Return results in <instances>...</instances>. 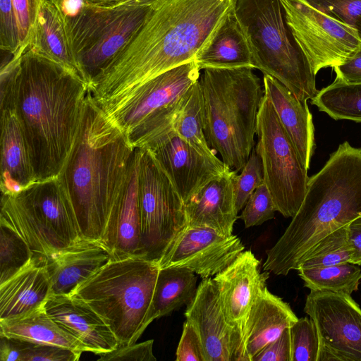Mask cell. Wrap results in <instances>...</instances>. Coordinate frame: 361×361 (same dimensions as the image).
<instances>
[{
    "instance_id": "obj_1",
    "label": "cell",
    "mask_w": 361,
    "mask_h": 361,
    "mask_svg": "<svg viewBox=\"0 0 361 361\" xmlns=\"http://www.w3.org/2000/svg\"><path fill=\"white\" fill-rule=\"evenodd\" d=\"M88 85L28 46L1 68V110L13 109L37 182L59 176L81 122Z\"/></svg>"
},
{
    "instance_id": "obj_2",
    "label": "cell",
    "mask_w": 361,
    "mask_h": 361,
    "mask_svg": "<svg viewBox=\"0 0 361 361\" xmlns=\"http://www.w3.org/2000/svg\"><path fill=\"white\" fill-rule=\"evenodd\" d=\"M234 0H160L142 25L89 85L102 104L194 61Z\"/></svg>"
},
{
    "instance_id": "obj_3",
    "label": "cell",
    "mask_w": 361,
    "mask_h": 361,
    "mask_svg": "<svg viewBox=\"0 0 361 361\" xmlns=\"http://www.w3.org/2000/svg\"><path fill=\"white\" fill-rule=\"evenodd\" d=\"M135 155V149L88 91L74 144L58 176L85 239L103 243Z\"/></svg>"
},
{
    "instance_id": "obj_4",
    "label": "cell",
    "mask_w": 361,
    "mask_h": 361,
    "mask_svg": "<svg viewBox=\"0 0 361 361\" xmlns=\"http://www.w3.org/2000/svg\"><path fill=\"white\" fill-rule=\"evenodd\" d=\"M361 216V148L347 141L309 178L304 200L275 245L263 270L286 276L297 270L324 237Z\"/></svg>"
},
{
    "instance_id": "obj_5",
    "label": "cell",
    "mask_w": 361,
    "mask_h": 361,
    "mask_svg": "<svg viewBox=\"0 0 361 361\" xmlns=\"http://www.w3.org/2000/svg\"><path fill=\"white\" fill-rule=\"evenodd\" d=\"M203 97L204 133L209 146L238 173L255 146L264 97L252 68H205L198 79Z\"/></svg>"
},
{
    "instance_id": "obj_6",
    "label": "cell",
    "mask_w": 361,
    "mask_h": 361,
    "mask_svg": "<svg viewBox=\"0 0 361 361\" xmlns=\"http://www.w3.org/2000/svg\"><path fill=\"white\" fill-rule=\"evenodd\" d=\"M159 271L157 262L140 256L111 258L70 295L82 300L105 321L118 346L135 343L153 321Z\"/></svg>"
},
{
    "instance_id": "obj_7",
    "label": "cell",
    "mask_w": 361,
    "mask_h": 361,
    "mask_svg": "<svg viewBox=\"0 0 361 361\" xmlns=\"http://www.w3.org/2000/svg\"><path fill=\"white\" fill-rule=\"evenodd\" d=\"M255 69L285 85L302 102L318 92L316 74L287 24L281 0H234Z\"/></svg>"
},
{
    "instance_id": "obj_8",
    "label": "cell",
    "mask_w": 361,
    "mask_h": 361,
    "mask_svg": "<svg viewBox=\"0 0 361 361\" xmlns=\"http://www.w3.org/2000/svg\"><path fill=\"white\" fill-rule=\"evenodd\" d=\"M0 225L23 238L34 257L47 261L85 239L58 177L36 182L16 195H2Z\"/></svg>"
},
{
    "instance_id": "obj_9",
    "label": "cell",
    "mask_w": 361,
    "mask_h": 361,
    "mask_svg": "<svg viewBox=\"0 0 361 361\" xmlns=\"http://www.w3.org/2000/svg\"><path fill=\"white\" fill-rule=\"evenodd\" d=\"M153 4L103 6L84 0L72 14L62 15L79 74L88 87L139 30Z\"/></svg>"
},
{
    "instance_id": "obj_10",
    "label": "cell",
    "mask_w": 361,
    "mask_h": 361,
    "mask_svg": "<svg viewBox=\"0 0 361 361\" xmlns=\"http://www.w3.org/2000/svg\"><path fill=\"white\" fill-rule=\"evenodd\" d=\"M200 73L192 61L155 76L117 99L97 104L130 145L141 148L151 136L173 122L184 94Z\"/></svg>"
},
{
    "instance_id": "obj_11",
    "label": "cell",
    "mask_w": 361,
    "mask_h": 361,
    "mask_svg": "<svg viewBox=\"0 0 361 361\" xmlns=\"http://www.w3.org/2000/svg\"><path fill=\"white\" fill-rule=\"evenodd\" d=\"M256 134L258 141L255 149L262 159L264 183L276 212L292 218L304 200L310 178L308 170L265 94L258 114Z\"/></svg>"
},
{
    "instance_id": "obj_12",
    "label": "cell",
    "mask_w": 361,
    "mask_h": 361,
    "mask_svg": "<svg viewBox=\"0 0 361 361\" xmlns=\"http://www.w3.org/2000/svg\"><path fill=\"white\" fill-rule=\"evenodd\" d=\"M136 149L142 257L158 262L174 238L188 226L185 204L151 153Z\"/></svg>"
},
{
    "instance_id": "obj_13",
    "label": "cell",
    "mask_w": 361,
    "mask_h": 361,
    "mask_svg": "<svg viewBox=\"0 0 361 361\" xmlns=\"http://www.w3.org/2000/svg\"><path fill=\"white\" fill-rule=\"evenodd\" d=\"M287 24L317 75L351 58L361 48L354 28L314 8L306 0H281Z\"/></svg>"
},
{
    "instance_id": "obj_14",
    "label": "cell",
    "mask_w": 361,
    "mask_h": 361,
    "mask_svg": "<svg viewBox=\"0 0 361 361\" xmlns=\"http://www.w3.org/2000/svg\"><path fill=\"white\" fill-rule=\"evenodd\" d=\"M304 311L317 330L318 361H361V308L350 295L310 290Z\"/></svg>"
},
{
    "instance_id": "obj_15",
    "label": "cell",
    "mask_w": 361,
    "mask_h": 361,
    "mask_svg": "<svg viewBox=\"0 0 361 361\" xmlns=\"http://www.w3.org/2000/svg\"><path fill=\"white\" fill-rule=\"evenodd\" d=\"M141 148L151 153L184 204L210 180L230 169L216 156L197 151L177 133L172 123L154 133Z\"/></svg>"
},
{
    "instance_id": "obj_16",
    "label": "cell",
    "mask_w": 361,
    "mask_h": 361,
    "mask_svg": "<svg viewBox=\"0 0 361 361\" xmlns=\"http://www.w3.org/2000/svg\"><path fill=\"white\" fill-rule=\"evenodd\" d=\"M244 250L235 235L188 225L171 241L158 264L160 269H187L207 279L224 270Z\"/></svg>"
},
{
    "instance_id": "obj_17",
    "label": "cell",
    "mask_w": 361,
    "mask_h": 361,
    "mask_svg": "<svg viewBox=\"0 0 361 361\" xmlns=\"http://www.w3.org/2000/svg\"><path fill=\"white\" fill-rule=\"evenodd\" d=\"M298 319L287 302L262 286L234 343L231 361H252Z\"/></svg>"
},
{
    "instance_id": "obj_18",
    "label": "cell",
    "mask_w": 361,
    "mask_h": 361,
    "mask_svg": "<svg viewBox=\"0 0 361 361\" xmlns=\"http://www.w3.org/2000/svg\"><path fill=\"white\" fill-rule=\"evenodd\" d=\"M259 264L250 250H244L213 278L233 331V349L255 298L269 277L268 271L260 273Z\"/></svg>"
},
{
    "instance_id": "obj_19",
    "label": "cell",
    "mask_w": 361,
    "mask_h": 361,
    "mask_svg": "<svg viewBox=\"0 0 361 361\" xmlns=\"http://www.w3.org/2000/svg\"><path fill=\"white\" fill-rule=\"evenodd\" d=\"M185 316L197 330L207 361H231L233 331L228 324L213 279H202Z\"/></svg>"
},
{
    "instance_id": "obj_20",
    "label": "cell",
    "mask_w": 361,
    "mask_h": 361,
    "mask_svg": "<svg viewBox=\"0 0 361 361\" xmlns=\"http://www.w3.org/2000/svg\"><path fill=\"white\" fill-rule=\"evenodd\" d=\"M43 307L56 323L81 342L85 352L99 355L118 346L109 325L80 298L73 295L50 294Z\"/></svg>"
},
{
    "instance_id": "obj_21",
    "label": "cell",
    "mask_w": 361,
    "mask_h": 361,
    "mask_svg": "<svg viewBox=\"0 0 361 361\" xmlns=\"http://www.w3.org/2000/svg\"><path fill=\"white\" fill-rule=\"evenodd\" d=\"M231 169L212 178L185 204L188 225L207 227L231 235L238 212L235 207L234 180Z\"/></svg>"
},
{
    "instance_id": "obj_22",
    "label": "cell",
    "mask_w": 361,
    "mask_h": 361,
    "mask_svg": "<svg viewBox=\"0 0 361 361\" xmlns=\"http://www.w3.org/2000/svg\"><path fill=\"white\" fill-rule=\"evenodd\" d=\"M137 171L138 152L135 149L128 184L109 220L104 236L103 243L113 259L142 257Z\"/></svg>"
},
{
    "instance_id": "obj_23",
    "label": "cell",
    "mask_w": 361,
    "mask_h": 361,
    "mask_svg": "<svg viewBox=\"0 0 361 361\" xmlns=\"http://www.w3.org/2000/svg\"><path fill=\"white\" fill-rule=\"evenodd\" d=\"M102 243L82 239L47 262L51 294L70 295L111 259Z\"/></svg>"
},
{
    "instance_id": "obj_24",
    "label": "cell",
    "mask_w": 361,
    "mask_h": 361,
    "mask_svg": "<svg viewBox=\"0 0 361 361\" xmlns=\"http://www.w3.org/2000/svg\"><path fill=\"white\" fill-rule=\"evenodd\" d=\"M47 262L34 257L0 284V320L18 317L43 306L51 294Z\"/></svg>"
},
{
    "instance_id": "obj_25",
    "label": "cell",
    "mask_w": 361,
    "mask_h": 361,
    "mask_svg": "<svg viewBox=\"0 0 361 361\" xmlns=\"http://www.w3.org/2000/svg\"><path fill=\"white\" fill-rule=\"evenodd\" d=\"M264 94L293 142L299 156L308 170L315 148L312 116L307 102L297 99L281 82L264 74Z\"/></svg>"
},
{
    "instance_id": "obj_26",
    "label": "cell",
    "mask_w": 361,
    "mask_h": 361,
    "mask_svg": "<svg viewBox=\"0 0 361 361\" xmlns=\"http://www.w3.org/2000/svg\"><path fill=\"white\" fill-rule=\"evenodd\" d=\"M1 189L16 195L37 182L27 144L13 109L1 110Z\"/></svg>"
},
{
    "instance_id": "obj_27",
    "label": "cell",
    "mask_w": 361,
    "mask_h": 361,
    "mask_svg": "<svg viewBox=\"0 0 361 361\" xmlns=\"http://www.w3.org/2000/svg\"><path fill=\"white\" fill-rule=\"evenodd\" d=\"M194 61L205 68L255 69L246 37L233 11V5L196 54Z\"/></svg>"
},
{
    "instance_id": "obj_28",
    "label": "cell",
    "mask_w": 361,
    "mask_h": 361,
    "mask_svg": "<svg viewBox=\"0 0 361 361\" xmlns=\"http://www.w3.org/2000/svg\"><path fill=\"white\" fill-rule=\"evenodd\" d=\"M0 336L34 344L63 347L80 355L85 352L81 342L56 323L43 306L18 317L0 320Z\"/></svg>"
},
{
    "instance_id": "obj_29",
    "label": "cell",
    "mask_w": 361,
    "mask_h": 361,
    "mask_svg": "<svg viewBox=\"0 0 361 361\" xmlns=\"http://www.w3.org/2000/svg\"><path fill=\"white\" fill-rule=\"evenodd\" d=\"M29 46L80 75L63 17L51 0L42 1L37 27Z\"/></svg>"
},
{
    "instance_id": "obj_30",
    "label": "cell",
    "mask_w": 361,
    "mask_h": 361,
    "mask_svg": "<svg viewBox=\"0 0 361 361\" xmlns=\"http://www.w3.org/2000/svg\"><path fill=\"white\" fill-rule=\"evenodd\" d=\"M197 281L195 273L187 269L159 268L152 300L153 320L190 303L197 291Z\"/></svg>"
},
{
    "instance_id": "obj_31",
    "label": "cell",
    "mask_w": 361,
    "mask_h": 361,
    "mask_svg": "<svg viewBox=\"0 0 361 361\" xmlns=\"http://www.w3.org/2000/svg\"><path fill=\"white\" fill-rule=\"evenodd\" d=\"M172 127L200 153L216 157V152L207 144L204 133L203 97L198 80L184 94Z\"/></svg>"
},
{
    "instance_id": "obj_32",
    "label": "cell",
    "mask_w": 361,
    "mask_h": 361,
    "mask_svg": "<svg viewBox=\"0 0 361 361\" xmlns=\"http://www.w3.org/2000/svg\"><path fill=\"white\" fill-rule=\"evenodd\" d=\"M311 103L334 120L361 123V83L350 84L334 80L319 90Z\"/></svg>"
},
{
    "instance_id": "obj_33",
    "label": "cell",
    "mask_w": 361,
    "mask_h": 361,
    "mask_svg": "<svg viewBox=\"0 0 361 361\" xmlns=\"http://www.w3.org/2000/svg\"><path fill=\"white\" fill-rule=\"evenodd\" d=\"M299 276L310 290L350 295L358 290L361 269L351 262L324 267L299 268Z\"/></svg>"
},
{
    "instance_id": "obj_34",
    "label": "cell",
    "mask_w": 361,
    "mask_h": 361,
    "mask_svg": "<svg viewBox=\"0 0 361 361\" xmlns=\"http://www.w3.org/2000/svg\"><path fill=\"white\" fill-rule=\"evenodd\" d=\"M351 256L347 224L335 230L317 244L298 269L324 267L350 262Z\"/></svg>"
},
{
    "instance_id": "obj_35",
    "label": "cell",
    "mask_w": 361,
    "mask_h": 361,
    "mask_svg": "<svg viewBox=\"0 0 361 361\" xmlns=\"http://www.w3.org/2000/svg\"><path fill=\"white\" fill-rule=\"evenodd\" d=\"M34 257L25 240L0 225V284L13 276Z\"/></svg>"
},
{
    "instance_id": "obj_36",
    "label": "cell",
    "mask_w": 361,
    "mask_h": 361,
    "mask_svg": "<svg viewBox=\"0 0 361 361\" xmlns=\"http://www.w3.org/2000/svg\"><path fill=\"white\" fill-rule=\"evenodd\" d=\"M291 361H318L319 339L312 319L307 317L298 319L290 327Z\"/></svg>"
},
{
    "instance_id": "obj_37",
    "label": "cell",
    "mask_w": 361,
    "mask_h": 361,
    "mask_svg": "<svg viewBox=\"0 0 361 361\" xmlns=\"http://www.w3.org/2000/svg\"><path fill=\"white\" fill-rule=\"evenodd\" d=\"M264 183V170L262 159L253 148L248 160L236 174L234 180V195L238 212L243 209L253 191Z\"/></svg>"
},
{
    "instance_id": "obj_38",
    "label": "cell",
    "mask_w": 361,
    "mask_h": 361,
    "mask_svg": "<svg viewBox=\"0 0 361 361\" xmlns=\"http://www.w3.org/2000/svg\"><path fill=\"white\" fill-rule=\"evenodd\" d=\"M276 207L271 193L263 183L258 186L247 200L239 218L245 228L259 226L274 218Z\"/></svg>"
},
{
    "instance_id": "obj_39",
    "label": "cell",
    "mask_w": 361,
    "mask_h": 361,
    "mask_svg": "<svg viewBox=\"0 0 361 361\" xmlns=\"http://www.w3.org/2000/svg\"><path fill=\"white\" fill-rule=\"evenodd\" d=\"M42 1L12 0L18 30L19 51L17 57L20 56L31 43L37 27Z\"/></svg>"
},
{
    "instance_id": "obj_40",
    "label": "cell",
    "mask_w": 361,
    "mask_h": 361,
    "mask_svg": "<svg viewBox=\"0 0 361 361\" xmlns=\"http://www.w3.org/2000/svg\"><path fill=\"white\" fill-rule=\"evenodd\" d=\"M324 13L354 28L361 38V0H306Z\"/></svg>"
},
{
    "instance_id": "obj_41",
    "label": "cell",
    "mask_w": 361,
    "mask_h": 361,
    "mask_svg": "<svg viewBox=\"0 0 361 361\" xmlns=\"http://www.w3.org/2000/svg\"><path fill=\"white\" fill-rule=\"evenodd\" d=\"M0 47L12 58L19 51L18 30L12 0H0Z\"/></svg>"
},
{
    "instance_id": "obj_42",
    "label": "cell",
    "mask_w": 361,
    "mask_h": 361,
    "mask_svg": "<svg viewBox=\"0 0 361 361\" xmlns=\"http://www.w3.org/2000/svg\"><path fill=\"white\" fill-rule=\"evenodd\" d=\"M176 361H207L201 338L194 327L185 320L176 353Z\"/></svg>"
},
{
    "instance_id": "obj_43",
    "label": "cell",
    "mask_w": 361,
    "mask_h": 361,
    "mask_svg": "<svg viewBox=\"0 0 361 361\" xmlns=\"http://www.w3.org/2000/svg\"><path fill=\"white\" fill-rule=\"evenodd\" d=\"M80 357L68 348L26 342L21 361H77Z\"/></svg>"
},
{
    "instance_id": "obj_44",
    "label": "cell",
    "mask_w": 361,
    "mask_h": 361,
    "mask_svg": "<svg viewBox=\"0 0 361 361\" xmlns=\"http://www.w3.org/2000/svg\"><path fill=\"white\" fill-rule=\"evenodd\" d=\"M154 340H147L139 343L118 346L116 349L99 355V361H155L152 352Z\"/></svg>"
},
{
    "instance_id": "obj_45",
    "label": "cell",
    "mask_w": 361,
    "mask_h": 361,
    "mask_svg": "<svg viewBox=\"0 0 361 361\" xmlns=\"http://www.w3.org/2000/svg\"><path fill=\"white\" fill-rule=\"evenodd\" d=\"M252 361H291L290 328L260 350Z\"/></svg>"
},
{
    "instance_id": "obj_46",
    "label": "cell",
    "mask_w": 361,
    "mask_h": 361,
    "mask_svg": "<svg viewBox=\"0 0 361 361\" xmlns=\"http://www.w3.org/2000/svg\"><path fill=\"white\" fill-rule=\"evenodd\" d=\"M333 69L335 80L350 84L361 83V48L351 58Z\"/></svg>"
},
{
    "instance_id": "obj_47",
    "label": "cell",
    "mask_w": 361,
    "mask_h": 361,
    "mask_svg": "<svg viewBox=\"0 0 361 361\" xmlns=\"http://www.w3.org/2000/svg\"><path fill=\"white\" fill-rule=\"evenodd\" d=\"M0 360L21 361L26 342L0 336Z\"/></svg>"
},
{
    "instance_id": "obj_48",
    "label": "cell",
    "mask_w": 361,
    "mask_h": 361,
    "mask_svg": "<svg viewBox=\"0 0 361 361\" xmlns=\"http://www.w3.org/2000/svg\"><path fill=\"white\" fill-rule=\"evenodd\" d=\"M348 238L352 251L350 262L361 265V216L348 224Z\"/></svg>"
},
{
    "instance_id": "obj_49",
    "label": "cell",
    "mask_w": 361,
    "mask_h": 361,
    "mask_svg": "<svg viewBox=\"0 0 361 361\" xmlns=\"http://www.w3.org/2000/svg\"><path fill=\"white\" fill-rule=\"evenodd\" d=\"M160 0H104L97 5L114 6L118 4H152Z\"/></svg>"
},
{
    "instance_id": "obj_50",
    "label": "cell",
    "mask_w": 361,
    "mask_h": 361,
    "mask_svg": "<svg viewBox=\"0 0 361 361\" xmlns=\"http://www.w3.org/2000/svg\"><path fill=\"white\" fill-rule=\"evenodd\" d=\"M85 1L89 2V3L93 4H99V3H100L101 1H102L104 0H85Z\"/></svg>"
}]
</instances>
